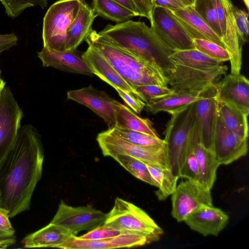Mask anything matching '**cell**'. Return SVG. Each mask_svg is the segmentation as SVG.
<instances>
[{
    "instance_id": "d6986e66",
    "label": "cell",
    "mask_w": 249,
    "mask_h": 249,
    "mask_svg": "<svg viewBox=\"0 0 249 249\" xmlns=\"http://www.w3.org/2000/svg\"><path fill=\"white\" fill-rule=\"evenodd\" d=\"M214 85L218 101L233 105L249 114V81L243 75L229 74Z\"/></svg>"
},
{
    "instance_id": "60d3db41",
    "label": "cell",
    "mask_w": 249,
    "mask_h": 249,
    "mask_svg": "<svg viewBox=\"0 0 249 249\" xmlns=\"http://www.w3.org/2000/svg\"><path fill=\"white\" fill-rule=\"evenodd\" d=\"M17 36L14 33L0 34V56L1 53L17 45Z\"/></svg>"
},
{
    "instance_id": "9c48e42d",
    "label": "cell",
    "mask_w": 249,
    "mask_h": 249,
    "mask_svg": "<svg viewBox=\"0 0 249 249\" xmlns=\"http://www.w3.org/2000/svg\"><path fill=\"white\" fill-rule=\"evenodd\" d=\"M23 112L8 86L0 94V166L17 138Z\"/></svg>"
},
{
    "instance_id": "6da1fadb",
    "label": "cell",
    "mask_w": 249,
    "mask_h": 249,
    "mask_svg": "<svg viewBox=\"0 0 249 249\" xmlns=\"http://www.w3.org/2000/svg\"><path fill=\"white\" fill-rule=\"evenodd\" d=\"M44 152L41 138L31 124L21 125L15 143L0 166V207L10 218L29 210L41 179Z\"/></svg>"
},
{
    "instance_id": "4dcf8cb0",
    "label": "cell",
    "mask_w": 249,
    "mask_h": 249,
    "mask_svg": "<svg viewBox=\"0 0 249 249\" xmlns=\"http://www.w3.org/2000/svg\"><path fill=\"white\" fill-rule=\"evenodd\" d=\"M91 8L97 16L117 23L137 17L134 13L113 0H92Z\"/></svg>"
},
{
    "instance_id": "603a6c76",
    "label": "cell",
    "mask_w": 249,
    "mask_h": 249,
    "mask_svg": "<svg viewBox=\"0 0 249 249\" xmlns=\"http://www.w3.org/2000/svg\"><path fill=\"white\" fill-rule=\"evenodd\" d=\"M75 236L67 229L51 223L28 234L21 241L24 248H57Z\"/></svg>"
},
{
    "instance_id": "74e56055",
    "label": "cell",
    "mask_w": 249,
    "mask_h": 249,
    "mask_svg": "<svg viewBox=\"0 0 249 249\" xmlns=\"http://www.w3.org/2000/svg\"><path fill=\"white\" fill-rule=\"evenodd\" d=\"M124 233L121 230L103 224L79 237L83 239L99 240L115 237Z\"/></svg>"
},
{
    "instance_id": "5bb4252c",
    "label": "cell",
    "mask_w": 249,
    "mask_h": 249,
    "mask_svg": "<svg viewBox=\"0 0 249 249\" xmlns=\"http://www.w3.org/2000/svg\"><path fill=\"white\" fill-rule=\"evenodd\" d=\"M248 139L239 136L225 124L218 113L213 151L220 165H228L248 153Z\"/></svg>"
},
{
    "instance_id": "8fae6325",
    "label": "cell",
    "mask_w": 249,
    "mask_h": 249,
    "mask_svg": "<svg viewBox=\"0 0 249 249\" xmlns=\"http://www.w3.org/2000/svg\"><path fill=\"white\" fill-rule=\"evenodd\" d=\"M171 195V214L179 222L199 207L213 205L211 190L193 180L181 181Z\"/></svg>"
},
{
    "instance_id": "cb8c5ba5",
    "label": "cell",
    "mask_w": 249,
    "mask_h": 249,
    "mask_svg": "<svg viewBox=\"0 0 249 249\" xmlns=\"http://www.w3.org/2000/svg\"><path fill=\"white\" fill-rule=\"evenodd\" d=\"M97 17L91 7L84 0L67 33L66 51H73L85 40L92 31V25Z\"/></svg>"
},
{
    "instance_id": "c3c4849f",
    "label": "cell",
    "mask_w": 249,
    "mask_h": 249,
    "mask_svg": "<svg viewBox=\"0 0 249 249\" xmlns=\"http://www.w3.org/2000/svg\"><path fill=\"white\" fill-rule=\"evenodd\" d=\"M6 86V82L0 77V94L3 89Z\"/></svg>"
},
{
    "instance_id": "d590c367",
    "label": "cell",
    "mask_w": 249,
    "mask_h": 249,
    "mask_svg": "<svg viewBox=\"0 0 249 249\" xmlns=\"http://www.w3.org/2000/svg\"><path fill=\"white\" fill-rule=\"evenodd\" d=\"M193 7L196 12L222 39V34L220 26L211 0H195Z\"/></svg>"
},
{
    "instance_id": "f5cc1de1",
    "label": "cell",
    "mask_w": 249,
    "mask_h": 249,
    "mask_svg": "<svg viewBox=\"0 0 249 249\" xmlns=\"http://www.w3.org/2000/svg\"><path fill=\"white\" fill-rule=\"evenodd\" d=\"M0 249H3L1 246H0Z\"/></svg>"
},
{
    "instance_id": "ba28073f",
    "label": "cell",
    "mask_w": 249,
    "mask_h": 249,
    "mask_svg": "<svg viewBox=\"0 0 249 249\" xmlns=\"http://www.w3.org/2000/svg\"><path fill=\"white\" fill-rule=\"evenodd\" d=\"M227 70L228 67L222 65L211 69H196L173 64L167 75L168 85L175 93L198 95L207 87L218 81Z\"/></svg>"
},
{
    "instance_id": "3957f363",
    "label": "cell",
    "mask_w": 249,
    "mask_h": 249,
    "mask_svg": "<svg viewBox=\"0 0 249 249\" xmlns=\"http://www.w3.org/2000/svg\"><path fill=\"white\" fill-rule=\"evenodd\" d=\"M93 30L85 41L102 55L133 89L146 85L168 87V77L159 68L102 41Z\"/></svg>"
},
{
    "instance_id": "bcb514c9",
    "label": "cell",
    "mask_w": 249,
    "mask_h": 249,
    "mask_svg": "<svg viewBox=\"0 0 249 249\" xmlns=\"http://www.w3.org/2000/svg\"><path fill=\"white\" fill-rule=\"evenodd\" d=\"M16 242L15 234H11L0 231V246L3 249L14 244Z\"/></svg>"
},
{
    "instance_id": "7402d4cb",
    "label": "cell",
    "mask_w": 249,
    "mask_h": 249,
    "mask_svg": "<svg viewBox=\"0 0 249 249\" xmlns=\"http://www.w3.org/2000/svg\"><path fill=\"white\" fill-rule=\"evenodd\" d=\"M225 14L226 25L222 40L230 57L231 73L239 74L242 66V51L244 45L240 38L233 15L234 5L231 0H221Z\"/></svg>"
},
{
    "instance_id": "8d00e7d4",
    "label": "cell",
    "mask_w": 249,
    "mask_h": 249,
    "mask_svg": "<svg viewBox=\"0 0 249 249\" xmlns=\"http://www.w3.org/2000/svg\"><path fill=\"white\" fill-rule=\"evenodd\" d=\"M140 98L146 104L147 102L160 99L175 93L171 88L156 85H146L135 89Z\"/></svg>"
},
{
    "instance_id": "44dd1931",
    "label": "cell",
    "mask_w": 249,
    "mask_h": 249,
    "mask_svg": "<svg viewBox=\"0 0 249 249\" xmlns=\"http://www.w3.org/2000/svg\"><path fill=\"white\" fill-rule=\"evenodd\" d=\"M82 57L93 74L97 75L114 89L119 88L134 93L140 97L135 89L124 80L111 65L92 46H89L86 51L83 53Z\"/></svg>"
},
{
    "instance_id": "ffe728a7",
    "label": "cell",
    "mask_w": 249,
    "mask_h": 249,
    "mask_svg": "<svg viewBox=\"0 0 249 249\" xmlns=\"http://www.w3.org/2000/svg\"><path fill=\"white\" fill-rule=\"evenodd\" d=\"M76 50L63 52L50 51L45 48L37 52L44 67H53L63 71L92 76L93 73Z\"/></svg>"
},
{
    "instance_id": "d6a6232c",
    "label": "cell",
    "mask_w": 249,
    "mask_h": 249,
    "mask_svg": "<svg viewBox=\"0 0 249 249\" xmlns=\"http://www.w3.org/2000/svg\"><path fill=\"white\" fill-rule=\"evenodd\" d=\"M106 131L128 142L141 146L154 145L164 142L159 137L155 138L140 132L117 126L108 128Z\"/></svg>"
},
{
    "instance_id": "e575fe53",
    "label": "cell",
    "mask_w": 249,
    "mask_h": 249,
    "mask_svg": "<svg viewBox=\"0 0 249 249\" xmlns=\"http://www.w3.org/2000/svg\"><path fill=\"white\" fill-rule=\"evenodd\" d=\"M192 40L195 48L220 63L230 61V57L227 50L217 44L205 39Z\"/></svg>"
},
{
    "instance_id": "ee69618b",
    "label": "cell",
    "mask_w": 249,
    "mask_h": 249,
    "mask_svg": "<svg viewBox=\"0 0 249 249\" xmlns=\"http://www.w3.org/2000/svg\"><path fill=\"white\" fill-rule=\"evenodd\" d=\"M140 11L142 17L146 18L150 20L154 7L152 0H133Z\"/></svg>"
},
{
    "instance_id": "4fadbf2b",
    "label": "cell",
    "mask_w": 249,
    "mask_h": 249,
    "mask_svg": "<svg viewBox=\"0 0 249 249\" xmlns=\"http://www.w3.org/2000/svg\"><path fill=\"white\" fill-rule=\"evenodd\" d=\"M149 21L154 32L173 50L195 48L192 39L166 8L154 7Z\"/></svg>"
},
{
    "instance_id": "1f68e13d",
    "label": "cell",
    "mask_w": 249,
    "mask_h": 249,
    "mask_svg": "<svg viewBox=\"0 0 249 249\" xmlns=\"http://www.w3.org/2000/svg\"><path fill=\"white\" fill-rule=\"evenodd\" d=\"M128 172L137 178L157 187L143 161L129 156L118 154L112 157Z\"/></svg>"
},
{
    "instance_id": "f546056e",
    "label": "cell",
    "mask_w": 249,
    "mask_h": 249,
    "mask_svg": "<svg viewBox=\"0 0 249 249\" xmlns=\"http://www.w3.org/2000/svg\"><path fill=\"white\" fill-rule=\"evenodd\" d=\"M150 174L157 184L155 194L160 200H163L175 191L179 178L171 169L157 165L146 163Z\"/></svg>"
},
{
    "instance_id": "7dc6e473",
    "label": "cell",
    "mask_w": 249,
    "mask_h": 249,
    "mask_svg": "<svg viewBox=\"0 0 249 249\" xmlns=\"http://www.w3.org/2000/svg\"><path fill=\"white\" fill-rule=\"evenodd\" d=\"M128 10L134 13L136 16L142 17L141 14L133 0H113Z\"/></svg>"
},
{
    "instance_id": "4316f807",
    "label": "cell",
    "mask_w": 249,
    "mask_h": 249,
    "mask_svg": "<svg viewBox=\"0 0 249 249\" xmlns=\"http://www.w3.org/2000/svg\"><path fill=\"white\" fill-rule=\"evenodd\" d=\"M218 113L229 129L241 138L248 139L249 114L233 105L220 101H218Z\"/></svg>"
},
{
    "instance_id": "30bf717a",
    "label": "cell",
    "mask_w": 249,
    "mask_h": 249,
    "mask_svg": "<svg viewBox=\"0 0 249 249\" xmlns=\"http://www.w3.org/2000/svg\"><path fill=\"white\" fill-rule=\"evenodd\" d=\"M107 214L91 206L72 207L61 200L50 223L67 229L76 236L80 231H89L103 225Z\"/></svg>"
},
{
    "instance_id": "f1b7e54d",
    "label": "cell",
    "mask_w": 249,
    "mask_h": 249,
    "mask_svg": "<svg viewBox=\"0 0 249 249\" xmlns=\"http://www.w3.org/2000/svg\"><path fill=\"white\" fill-rule=\"evenodd\" d=\"M198 95L184 93H175L166 97L149 101L145 104L146 110L153 114L161 111L171 113L190 103L198 100Z\"/></svg>"
},
{
    "instance_id": "83f0119b",
    "label": "cell",
    "mask_w": 249,
    "mask_h": 249,
    "mask_svg": "<svg viewBox=\"0 0 249 249\" xmlns=\"http://www.w3.org/2000/svg\"><path fill=\"white\" fill-rule=\"evenodd\" d=\"M169 59L173 64L196 69H211L221 63L210 57L196 48L174 50Z\"/></svg>"
},
{
    "instance_id": "f6af8a7d",
    "label": "cell",
    "mask_w": 249,
    "mask_h": 249,
    "mask_svg": "<svg viewBox=\"0 0 249 249\" xmlns=\"http://www.w3.org/2000/svg\"><path fill=\"white\" fill-rule=\"evenodd\" d=\"M154 7L179 9L187 6L182 0H152Z\"/></svg>"
},
{
    "instance_id": "e0dca14e",
    "label": "cell",
    "mask_w": 249,
    "mask_h": 249,
    "mask_svg": "<svg viewBox=\"0 0 249 249\" xmlns=\"http://www.w3.org/2000/svg\"><path fill=\"white\" fill-rule=\"evenodd\" d=\"M67 98L84 105L101 117L108 128L115 124L111 99L105 92L94 88L91 85L78 89L69 90Z\"/></svg>"
},
{
    "instance_id": "9a60e30c",
    "label": "cell",
    "mask_w": 249,
    "mask_h": 249,
    "mask_svg": "<svg viewBox=\"0 0 249 249\" xmlns=\"http://www.w3.org/2000/svg\"><path fill=\"white\" fill-rule=\"evenodd\" d=\"M153 241L148 236L134 233H124L118 236L99 240L81 239L74 236L58 248L64 249H109L132 248L144 246Z\"/></svg>"
},
{
    "instance_id": "2e32d148",
    "label": "cell",
    "mask_w": 249,
    "mask_h": 249,
    "mask_svg": "<svg viewBox=\"0 0 249 249\" xmlns=\"http://www.w3.org/2000/svg\"><path fill=\"white\" fill-rule=\"evenodd\" d=\"M229 215L213 205H203L191 212L184 222L204 236H217L227 225Z\"/></svg>"
},
{
    "instance_id": "52a82bcc",
    "label": "cell",
    "mask_w": 249,
    "mask_h": 249,
    "mask_svg": "<svg viewBox=\"0 0 249 249\" xmlns=\"http://www.w3.org/2000/svg\"><path fill=\"white\" fill-rule=\"evenodd\" d=\"M96 140L104 156L122 154L131 156L145 163L153 164L171 169L165 141L160 144L141 146L128 142L108 133H99Z\"/></svg>"
},
{
    "instance_id": "ab89813d",
    "label": "cell",
    "mask_w": 249,
    "mask_h": 249,
    "mask_svg": "<svg viewBox=\"0 0 249 249\" xmlns=\"http://www.w3.org/2000/svg\"><path fill=\"white\" fill-rule=\"evenodd\" d=\"M119 96L133 111L140 114L145 107V103L136 94L125 91L119 88L115 89Z\"/></svg>"
},
{
    "instance_id": "7bdbcfd3",
    "label": "cell",
    "mask_w": 249,
    "mask_h": 249,
    "mask_svg": "<svg viewBox=\"0 0 249 249\" xmlns=\"http://www.w3.org/2000/svg\"><path fill=\"white\" fill-rule=\"evenodd\" d=\"M215 10L222 32L223 38L225 30L226 19L223 5L221 0H211Z\"/></svg>"
},
{
    "instance_id": "484cf974",
    "label": "cell",
    "mask_w": 249,
    "mask_h": 249,
    "mask_svg": "<svg viewBox=\"0 0 249 249\" xmlns=\"http://www.w3.org/2000/svg\"><path fill=\"white\" fill-rule=\"evenodd\" d=\"M195 153L198 169V182L211 190L216 180V171L220 164L213 151L205 148L200 142L196 144Z\"/></svg>"
},
{
    "instance_id": "7a4b0ae2",
    "label": "cell",
    "mask_w": 249,
    "mask_h": 249,
    "mask_svg": "<svg viewBox=\"0 0 249 249\" xmlns=\"http://www.w3.org/2000/svg\"><path fill=\"white\" fill-rule=\"evenodd\" d=\"M97 35L104 42L157 67L167 77L173 68L169 56L174 50L144 22L130 19L108 24Z\"/></svg>"
},
{
    "instance_id": "d4e9b609",
    "label": "cell",
    "mask_w": 249,
    "mask_h": 249,
    "mask_svg": "<svg viewBox=\"0 0 249 249\" xmlns=\"http://www.w3.org/2000/svg\"><path fill=\"white\" fill-rule=\"evenodd\" d=\"M112 106L115 120L114 126L159 137L150 120L140 117L134 111L115 100H113Z\"/></svg>"
},
{
    "instance_id": "ac0fdd59",
    "label": "cell",
    "mask_w": 249,
    "mask_h": 249,
    "mask_svg": "<svg viewBox=\"0 0 249 249\" xmlns=\"http://www.w3.org/2000/svg\"><path fill=\"white\" fill-rule=\"evenodd\" d=\"M189 37L213 42L225 48L222 39L209 26L194 7L187 5L179 9H167Z\"/></svg>"
},
{
    "instance_id": "681fc988",
    "label": "cell",
    "mask_w": 249,
    "mask_h": 249,
    "mask_svg": "<svg viewBox=\"0 0 249 249\" xmlns=\"http://www.w3.org/2000/svg\"><path fill=\"white\" fill-rule=\"evenodd\" d=\"M187 5L193 6L195 0H182Z\"/></svg>"
},
{
    "instance_id": "7c38bea8",
    "label": "cell",
    "mask_w": 249,
    "mask_h": 249,
    "mask_svg": "<svg viewBox=\"0 0 249 249\" xmlns=\"http://www.w3.org/2000/svg\"><path fill=\"white\" fill-rule=\"evenodd\" d=\"M196 101V119L201 143L213 151L214 132L218 115V100L214 84H212L200 93Z\"/></svg>"
},
{
    "instance_id": "f907efd6",
    "label": "cell",
    "mask_w": 249,
    "mask_h": 249,
    "mask_svg": "<svg viewBox=\"0 0 249 249\" xmlns=\"http://www.w3.org/2000/svg\"><path fill=\"white\" fill-rule=\"evenodd\" d=\"M243 1L248 9L249 7V0H243Z\"/></svg>"
},
{
    "instance_id": "5b68a950",
    "label": "cell",
    "mask_w": 249,
    "mask_h": 249,
    "mask_svg": "<svg viewBox=\"0 0 249 249\" xmlns=\"http://www.w3.org/2000/svg\"><path fill=\"white\" fill-rule=\"evenodd\" d=\"M84 0H59L47 11L43 20V48L50 51H66L67 31Z\"/></svg>"
},
{
    "instance_id": "836d02e7",
    "label": "cell",
    "mask_w": 249,
    "mask_h": 249,
    "mask_svg": "<svg viewBox=\"0 0 249 249\" xmlns=\"http://www.w3.org/2000/svg\"><path fill=\"white\" fill-rule=\"evenodd\" d=\"M49 0H0L8 17L15 19L28 8L39 6L45 9L48 5Z\"/></svg>"
},
{
    "instance_id": "8992f818",
    "label": "cell",
    "mask_w": 249,
    "mask_h": 249,
    "mask_svg": "<svg viewBox=\"0 0 249 249\" xmlns=\"http://www.w3.org/2000/svg\"><path fill=\"white\" fill-rule=\"evenodd\" d=\"M104 224L125 233L144 235L156 241L163 233L162 229L144 211L119 197L115 199Z\"/></svg>"
},
{
    "instance_id": "f35d334b",
    "label": "cell",
    "mask_w": 249,
    "mask_h": 249,
    "mask_svg": "<svg viewBox=\"0 0 249 249\" xmlns=\"http://www.w3.org/2000/svg\"><path fill=\"white\" fill-rule=\"evenodd\" d=\"M233 12L240 40L244 44L248 40L249 30L248 14L245 11L239 9L234 6Z\"/></svg>"
},
{
    "instance_id": "816d5d0a",
    "label": "cell",
    "mask_w": 249,
    "mask_h": 249,
    "mask_svg": "<svg viewBox=\"0 0 249 249\" xmlns=\"http://www.w3.org/2000/svg\"><path fill=\"white\" fill-rule=\"evenodd\" d=\"M1 77V71L0 70V78Z\"/></svg>"
},
{
    "instance_id": "db71d44e",
    "label": "cell",
    "mask_w": 249,
    "mask_h": 249,
    "mask_svg": "<svg viewBox=\"0 0 249 249\" xmlns=\"http://www.w3.org/2000/svg\"></svg>"
},
{
    "instance_id": "b9f144b4",
    "label": "cell",
    "mask_w": 249,
    "mask_h": 249,
    "mask_svg": "<svg viewBox=\"0 0 249 249\" xmlns=\"http://www.w3.org/2000/svg\"><path fill=\"white\" fill-rule=\"evenodd\" d=\"M9 212L0 207V231L11 234H15V230L9 220Z\"/></svg>"
},
{
    "instance_id": "277c9868",
    "label": "cell",
    "mask_w": 249,
    "mask_h": 249,
    "mask_svg": "<svg viewBox=\"0 0 249 249\" xmlns=\"http://www.w3.org/2000/svg\"><path fill=\"white\" fill-rule=\"evenodd\" d=\"M196 101L171 113L164 132L171 170L179 178L188 153L190 133L196 120Z\"/></svg>"
}]
</instances>
